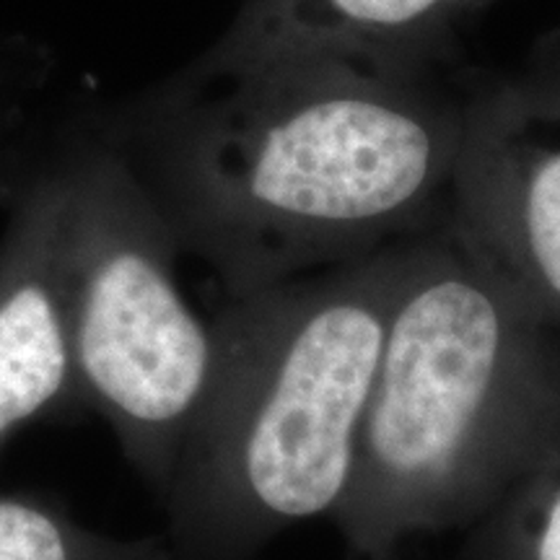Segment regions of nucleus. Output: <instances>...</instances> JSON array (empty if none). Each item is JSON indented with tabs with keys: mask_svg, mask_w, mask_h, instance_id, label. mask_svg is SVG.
Returning <instances> with one entry per match:
<instances>
[{
	"mask_svg": "<svg viewBox=\"0 0 560 560\" xmlns=\"http://www.w3.org/2000/svg\"><path fill=\"white\" fill-rule=\"evenodd\" d=\"M472 66L206 47L164 79L83 107L219 296L355 260L436 223Z\"/></svg>",
	"mask_w": 560,
	"mask_h": 560,
	"instance_id": "nucleus-1",
	"label": "nucleus"
},
{
	"mask_svg": "<svg viewBox=\"0 0 560 560\" xmlns=\"http://www.w3.org/2000/svg\"><path fill=\"white\" fill-rule=\"evenodd\" d=\"M558 412L560 335L444 210L408 240L330 522L359 560H397L416 537L465 529Z\"/></svg>",
	"mask_w": 560,
	"mask_h": 560,
	"instance_id": "nucleus-2",
	"label": "nucleus"
},
{
	"mask_svg": "<svg viewBox=\"0 0 560 560\" xmlns=\"http://www.w3.org/2000/svg\"><path fill=\"white\" fill-rule=\"evenodd\" d=\"M410 236L219 296L213 376L159 499L177 560H260L289 529L332 520Z\"/></svg>",
	"mask_w": 560,
	"mask_h": 560,
	"instance_id": "nucleus-3",
	"label": "nucleus"
},
{
	"mask_svg": "<svg viewBox=\"0 0 560 560\" xmlns=\"http://www.w3.org/2000/svg\"><path fill=\"white\" fill-rule=\"evenodd\" d=\"M86 412L161 499L215 366V335L179 285L182 252L136 174L86 115L45 140Z\"/></svg>",
	"mask_w": 560,
	"mask_h": 560,
	"instance_id": "nucleus-4",
	"label": "nucleus"
},
{
	"mask_svg": "<svg viewBox=\"0 0 560 560\" xmlns=\"http://www.w3.org/2000/svg\"><path fill=\"white\" fill-rule=\"evenodd\" d=\"M446 215L560 335V42L472 66Z\"/></svg>",
	"mask_w": 560,
	"mask_h": 560,
	"instance_id": "nucleus-5",
	"label": "nucleus"
},
{
	"mask_svg": "<svg viewBox=\"0 0 560 560\" xmlns=\"http://www.w3.org/2000/svg\"><path fill=\"white\" fill-rule=\"evenodd\" d=\"M19 138V136H16ZM0 156V457L21 431L86 412L58 242V177L45 145Z\"/></svg>",
	"mask_w": 560,
	"mask_h": 560,
	"instance_id": "nucleus-6",
	"label": "nucleus"
},
{
	"mask_svg": "<svg viewBox=\"0 0 560 560\" xmlns=\"http://www.w3.org/2000/svg\"><path fill=\"white\" fill-rule=\"evenodd\" d=\"M495 0H244L210 50L236 60L291 55L457 60V30Z\"/></svg>",
	"mask_w": 560,
	"mask_h": 560,
	"instance_id": "nucleus-7",
	"label": "nucleus"
},
{
	"mask_svg": "<svg viewBox=\"0 0 560 560\" xmlns=\"http://www.w3.org/2000/svg\"><path fill=\"white\" fill-rule=\"evenodd\" d=\"M450 560H560V412Z\"/></svg>",
	"mask_w": 560,
	"mask_h": 560,
	"instance_id": "nucleus-8",
	"label": "nucleus"
},
{
	"mask_svg": "<svg viewBox=\"0 0 560 560\" xmlns=\"http://www.w3.org/2000/svg\"><path fill=\"white\" fill-rule=\"evenodd\" d=\"M0 560H177L164 535L112 537L47 493H0Z\"/></svg>",
	"mask_w": 560,
	"mask_h": 560,
	"instance_id": "nucleus-9",
	"label": "nucleus"
},
{
	"mask_svg": "<svg viewBox=\"0 0 560 560\" xmlns=\"http://www.w3.org/2000/svg\"><path fill=\"white\" fill-rule=\"evenodd\" d=\"M55 68L58 58L45 39L26 32H0V156L30 122Z\"/></svg>",
	"mask_w": 560,
	"mask_h": 560,
	"instance_id": "nucleus-10",
	"label": "nucleus"
}]
</instances>
